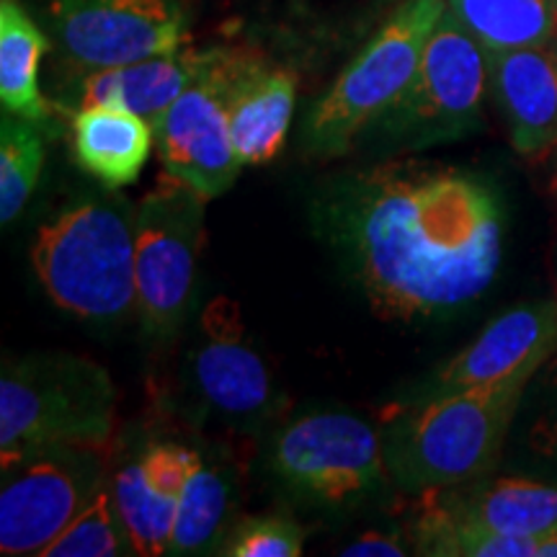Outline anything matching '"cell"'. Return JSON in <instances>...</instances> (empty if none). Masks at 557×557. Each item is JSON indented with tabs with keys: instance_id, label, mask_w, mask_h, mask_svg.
I'll return each mask as SVG.
<instances>
[{
	"instance_id": "cell-24",
	"label": "cell",
	"mask_w": 557,
	"mask_h": 557,
	"mask_svg": "<svg viewBox=\"0 0 557 557\" xmlns=\"http://www.w3.org/2000/svg\"><path fill=\"white\" fill-rule=\"evenodd\" d=\"M413 545L418 555L434 557H537L540 537L462 524L423 506L413 527Z\"/></svg>"
},
{
	"instance_id": "cell-7",
	"label": "cell",
	"mask_w": 557,
	"mask_h": 557,
	"mask_svg": "<svg viewBox=\"0 0 557 557\" xmlns=\"http://www.w3.org/2000/svg\"><path fill=\"white\" fill-rule=\"evenodd\" d=\"M207 201L169 173L137 201V315L152 338L178 333L191 310Z\"/></svg>"
},
{
	"instance_id": "cell-27",
	"label": "cell",
	"mask_w": 557,
	"mask_h": 557,
	"mask_svg": "<svg viewBox=\"0 0 557 557\" xmlns=\"http://www.w3.org/2000/svg\"><path fill=\"white\" fill-rule=\"evenodd\" d=\"M408 553L406 540L387 532H364L361 537L348 542L344 549H338V555L344 557H400Z\"/></svg>"
},
{
	"instance_id": "cell-17",
	"label": "cell",
	"mask_w": 557,
	"mask_h": 557,
	"mask_svg": "<svg viewBox=\"0 0 557 557\" xmlns=\"http://www.w3.org/2000/svg\"><path fill=\"white\" fill-rule=\"evenodd\" d=\"M431 511L517 537H542L557 527V485L534 478H493L421 493Z\"/></svg>"
},
{
	"instance_id": "cell-16",
	"label": "cell",
	"mask_w": 557,
	"mask_h": 557,
	"mask_svg": "<svg viewBox=\"0 0 557 557\" xmlns=\"http://www.w3.org/2000/svg\"><path fill=\"white\" fill-rule=\"evenodd\" d=\"M297 81L253 52L233 50L227 78L230 137L243 165L271 163L287 143Z\"/></svg>"
},
{
	"instance_id": "cell-26",
	"label": "cell",
	"mask_w": 557,
	"mask_h": 557,
	"mask_svg": "<svg viewBox=\"0 0 557 557\" xmlns=\"http://www.w3.org/2000/svg\"><path fill=\"white\" fill-rule=\"evenodd\" d=\"M302 553V527L278 513L235 521L220 547V555L227 557H299Z\"/></svg>"
},
{
	"instance_id": "cell-23",
	"label": "cell",
	"mask_w": 557,
	"mask_h": 557,
	"mask_svg": "<svg viewBox=\"0 0 557 557\" xmlns=\"http://www.w3.org/2000/svg\"><path fill=\"white\" fill-rule=\"evenodd\" d=\"M41 124L3 111L0 122V222L9 225L29 205L45 169Z\"/></svg>"
},
{
	"instance_id": "cell-22",
	"label": "cell",
	"mask_w": 557,
	"mask_h": 557,
	"mask_svg": "<svg viewBox=\"0 0 557 557\" xmlns=\"http://www.w3.org/2000/svg\"><path fill=\"white\" fill-rule=\"evenodd\" d=\"M485 52H511L557 39V0H447Z\"/></svg>"
},
{
	"instance_id": "cell-28",
	"label": "cell",
	"mask_w": 557,
	"mask_h": 557,
	"mask_svg": "<svg viewBox=\"0 0 557 557\" xmlns=\"http://www.w3.org/2000/svg\"><path fill=\"white\" fill-rule=\"evenodd\" d=\"M553 387H549V406L545 408V413L540 416L537 426H534V434H532V444L534 449L542 451L549 462L557 465V367L553 372Z\"/></svg>"
},
{
	"instance_id": "cell-15",
	"label": "cell",
	"mask_w": 557,
	"mask_h": 557,
	"mask_svg": "<svg viewBox=\"0 0 557 557\" xmlns=\"http://www.w3.org/2000/svg\"><path fill=\"white\" fill-rule=\"evenodd\" d=\"M197 449L184 444H148L111 478L116 506L127 524L135 555H169L176 513Z\"/></svg>"
},
{
	"instance_id": "cell-12",
	"label": "cell",
	"mask_w": 557,
	"mask_h": 557,
	"mask_svg": "<svg viewBox=\"0 0 557 557\" xmlns=\"http://www.w3.org/2000/svg\"><path fill=\"white\" fill-rule=\"evenodd\" d=\"M230 58L233 50L214 52L207 73L152 124L163 171L207 199L225 194L243 169L227 120Z\"/></svg>"
},
{
	"instance_id": "cell-5",
	"label": "cell",
	"mask_w": 557,
	"mask_h": 557,
	"mask_svg": "<svg viewBox=\"0 0 557 557\" xmlns=\"http://www.w3.org/2000/svg\"><path fill=\"white\" fill-rule=\"evenodd\" d=\"M444 11L447 0H403L312 109L305 129L312 156H344L400 99Z\"/></svg>"
},
{
	"instance_id": "cell-19",
	"label": "cell",
	"mask_w": 557,
	"mask_h": 557,
	"mask_svg": "<svg viewBox=\"0 0 557 557\" xmlns=\"http://www.w3.org/2000/svg\"><path fill=\"white\" fill-rule=\"evenodd\" d=\"M214 52L218 50H189V47H184L173 54H160V58L132 62L124 67L88 73V78L83 81L81 107L109 103V107L135 111L150 124H156L160 114L191 83H197L207 73Z\"/></svg>"
},
{
	"instance_id": "cell-8",
	"label": "cell",
	"mask_w": 557,
	"mask_h": 557,
	"mask_svg": "<svg viewBox=\"0 0 557 557\" xmlns=\"http://www.w3.org/2000/svg\"><path fill=\"white\" fill-rule=\"evenodd\" d=\"M111 444H65L3 468L0 553L41 557L107 485Z\"/></svg>"
},
{
	"instance_id": "cell-1",
	"label": "cell",
	"mask_w": 557,
	"mask_h": 557,
	"mask_svg": "<svg viewBox=\"0 0 557 557\" xmlns=\"http://www.w3.org/2000/svg\"><path fill=\"white\" fill-rule=\"evenodd\" d=\"M338 238L382 320L442 315L483 295L500 263V207L483 181L421 163L359 173Z\"/></svg>"
},
{
	"instance_id": "cell-20",
	"label": "cell",
	"mask_w": 557,
	"mask_h": 557,
	"mask_svg": "<svg viewBox=\"0 0 557 557\" xmlns=\"http://www.w3.org/2000/svg\"><path fill=\"white\" fill-rule=\"evenodd\" d=\"M50 39L18 0H0V101L3 111L47 124L52 107L39 90V62Z\"/></svg>"
},
{
	"instance_id": "cell-10",
	"label": "cell",
	"mask_w": 557,
	"mask_h": 557,
	"mask_svg": "<svg viewBox=\"0 0 557 557\" xmlns=\"http://www.w3.org/2000/svg\"><path fill=\"white\" fill-rule=\"evenodd\" d=\"M50 13L60 50L88 73L173 54L189 41L178 0H52Z\"/></svg>"
},
{
	"instance_id": "cell-21",
	"label": "cell",
	"mask_w": 557,
	"mask_h": 557,
	"mask_svg": "<svg viewBox=\"0 0 557 557\" xmlns=\"http://www.w3.org/2000/svg\"><path fill=\"white\" fill-rule=\"evenodd\" d=\"M235 506V478L225 465L197 451L176 513L169 555H205L222 547L230 534Z\"/></svg>"
},
{
	"instance_id": "cell-14",
	"label": "cell",
	"mask_w": 557,
	"mask_h": 557,
	"mask_svg": "<svg viewBox=\"0 0 557 557\" xmlns=\"http://www.w3.org/2000/svg\"><path fill=\"white\" fill-rule=\"evenodd\" d=\"M491 96L513 150L527 160L557 152V39L511 52H487Z\"/></svg>"
},
{
	"instance_id": "cell-25",
	"label": "cell",
	"mask_w": 557,
	"mask_h": 557,
	"mask_svg": "<svg viewBox=\"0 0 557 557\" xmlns=\"http://www.w3.org/2000/svg\"><path fill=\"white\" fill-rule=\"evenodd\" d=\"M135 555L127 524L116 506L111 485H103L94 500L50 542L41 557H120Z\"/></svg>"
},
{
	"instance_id": "cell-11",
	"label": "cell",
	"mask_w": 557,
	"mask_h": 557,
	"mask_svg": "<svg viewBox=\"0 0 557 557\" xmlns=\"http://www.w3.org/2000/svg\"><path fill=\"white\" fill-rule=\"evenodd\" d=\"M189 382L201 406L227 426H261L278 413L274 374L250 344L240 305L225 295L209 299L201 310Z\"/></svg>"
},
{
	"instance_id": "cell-6",
	"label": "cell",
	"mask_w": 557,
	"mask_h": 557,
	"mask_svg": "<svg viewBox=\"0 0 557 557\" xmlns=\"http://www.w3.org/2000/svg\"><path fill=\"white\" fill-rule=\"evenodd\" d=\"M487 90V52L447 9L431 32L410 86L374 127L408 150L468 137L483 124Z\"/></svg>"
},
{
	"instance_id": "cell-13",
	"label": "cell",
	"mask_w": 557,
	"mask_h": 557,
	"mask_svg": "<svg viewBox=\"0 0 557 557\" xmlns=\"http://www.w3.org/2000/svg\"><path fill=\"white\" fill-rule=\"evenodd\" d=\"M557 351V302L519 305L438 369L431 393L532 382Z\"/></svg>"
},
{
	"instance_id": "cell-4",
	"label": "cell",
	"mask_w": 557,
	"mask_h": 557,
	"mask_svg": "<svg viewBox=\"0 0 557 557\" xmlns=\"http://www.w3.org/2000/svg\"><path fill=\"white\" fill-rule=\"evenodd\" d=\"M116 389L107 369L73 354L5 359L0 465L65 444H111Z\"/></svg>"
},
{
	"instance_id": "cell-9",
	"label": "cell",
	"mask_w": 557,
	"mask_h": 557,
	"mask_svg": "<svg viewBox=\"0 0 557 557\" xmlns=\"http://www.w3.org/2000/svg\"><path fill=\"white\" fill-rule=\"evenodd\" d=\"M271 468L292 491L323 504L361 498L389 478L382 436L364 418L341 410L287 423L271 447Z\"/></svg>"
},
{
	"instance_id": "cell-30",
	"label": "cell",
	"mask_w": 557,
	"mask_h": 557,
	"mask_svg": "<svg viewBox=\"0 0 557 557\" xmlns=\"http://www.w3.org/2000/svg\"><path fill=\"white\" fill-rule=\"evenodd\" d=\"M555 191H557V152H555Z\"/></svg>"
},
{
	"instance_id": "cell-3",
	"label": "cell",
	"mask_w": 557,
	"mask_h": 557,
	"mask_svg": "<svg viewBox=\"0 0 557 557\" xmlns=\"http://www.w3.org/2000/svg\"><path fill=\"white\" fill-rule=\"evenodd\" d=\"M32 267L47 297L83 320L137 310V205L114 189L70 201L39 227Z\"/></svg>"
},
{
	"instance_id": "cell-2",
	"label": "cell",
	"mask_w": 557,
	"mask_h": 557,
	"mask_svg": "<svg viewBox=\"0 0 557 557\" xmlns=\"http://www.w3.org/2000/svg\"><path fill=\"white\" fill-rule=\"evenodd\" d=\"M529 382L429 393L387 423L389 480L406 493L442 491L485 478L498 462Z\"/></svg>"
},
{
	"instance_id": "cell-18",
	"label": "cell",
	"mask_w": 557,
	"mask_h": 557,
	"mask_svg": "<svg viewBox=\"0 0 557 557\" xmlns=\"http://www.w3.org/2000/svg\"><path fill=\"white\" fill-rule=\"evenodd\" d=\"M73 158L103 189L135 184L148 163L156 129L145 116L122 107H81L70 122Z\"/></svg>"
},
{
	"instance_id": "cell-29",
	"label": "cell",
	"mask_w": 557,
	"mask_h": 557,
	"mask_svg": "<svg viewBox=\"0 0 557 557\" xmlns=\"http://www.w3.org/2000/svg\"><path fill=\"white\" fill-rule=\"evenodd\" d=\"M537 557H557V527L540 537Z\"/></svg>"
}]
</instances>
